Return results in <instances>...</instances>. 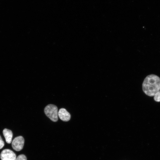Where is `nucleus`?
<instances>
[{"mask_svg":"<svg viewBox=\"0 0 160 160\" xmlns=\"http://www.w3.org/2000/svg\"><path fill=\"white\" fill-rule=\"evenodd\" d=\"M144 93L149 96H153L160 90V78L154 74L147 76L142 84Z\"/></svg>","mask_w":160,"mask_h":160,"instance_id":"nucleus-1","label":"nucleus"},{"mask_svg":"<svg viewBox=\"0 0 160 160\" xmlns=\"http://www.w3.org/2000/svg\"><path fill=\"white\" fill-rule=\"evenodd\" d=\"M44 112L46 115L54 122L58 119V112L57 107L53 104H49L45 108Z\"/></svg>","mask_w":160,"mask_h":160,"instance_id":"nucleus-2","label":"nucleus"},{"mask_svg":"<svg viewBox=\"0 0 160 160\" xmlns=\"http://www.w3.org/2000/svg\"><path fill=\"white\" fill-rule=\"evenodd\" d=\"M24 143L23 137L22 136H18L15 138L12 141V147L15 150L19 151L23 148Z\"/></svg>","mask_w":160,"mask_h":160,"instance_id":"nucleus-3","label":"nucleus"},{"mask_svg":"<svg viewBox=\"0 0 160 160\" xmlns=\"http://www.w3.org/2000/svg\"><path fill=\"white\" fill-rule=\"evenodd\" d=\"M1 160H16V154L12 150L9 149L3 150L0 154Z\"/></svg>","mask_w":160,"mask_h":160,"instance_id":"nucleus-4","label":"nucleus"},{"mask_svg":"<svg viewBox=\"0 0 160 160\" xmlns=\"http://www.w3.org/2000/svg\"><path fill=\"white\" fill-rule=\"evenodd\" d=\"M58 116L62 120L67 121L71 118L70 113L64 108H60L58 111Z\"/></svg>","mask_w":160,"mask_h":160,"instance_id":"nucleus-5","label":"nucleus"},{"mask_svg":"<svg viewBox=\"0 0 160 160\" xmlns=\"http://www.w3.org/2000/svg\"><path fill=\"white\" fill-rule=\"evenodd\" d=\"M3 133L6 142L8 144L12 142L13 136L12 131L9 129H4L3 131Z\"/></svg>","mask_w":160,"mask_h":160,"instance_id":"nucleus-6","label":"nucleus"},{"mask_svg":"<svg viewBox=\"0 0 160 160\" xmlns=\"http://www.w3.org/2000/svg\"><path fill=\"white\" fill-rule=\"evenodd\" d=\"M154 100L157 102H160V90L158 91L154 96Z\"/></svg>","mask_w":160,"mask_h":160,"instance_id":"nucleus-7","label":"nucleus"},{"mask_svg":"<svg viewBox=\"0 0 160 160\" xmlns=\"http://www.w3.org/2000/svg\"><path fill=\"white\" fill-rule=\"evenodd\" d=\"M16 160H27V158L25 155L21 154L19 155L16 158Z\"/></svg>","mask_w":160,"mask_h":160,"instance_id":"nucleus-8","label":"nucleus"},{"mask_svg":"<svg viewBox=\"0 0 160 160\" xmlns=\"http://www.w3.org/2000/svg\"><path fill=\"white\" fill-rule=\"evenodd\" d=\"M4 142L0 135V149H1L4 147Z\"/></svg>","mask_w":160,"mask_h":160,"instance_id":"nucleus-9","label":"nucleus"}]
</instances>
